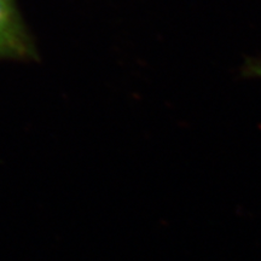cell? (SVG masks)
Masks as SVG:
<instances>
[{
  "mask_svg": "<svg viewBox=\"0 0 261 261\" xmlns=\"http://www.w3.org/2000/svg\"><path fill=\"white\" fill-rule=\"evenodd\" d=\"M35 47L15 0H0V60H31Z\"/></svg>",
  "mask_w": 261,
  "mask_h": 261,
  "instance_id": "6da1fadb",
  "label": "cell"
}]
</instances>
